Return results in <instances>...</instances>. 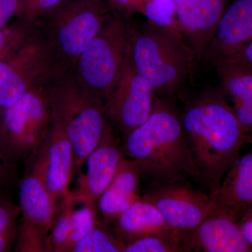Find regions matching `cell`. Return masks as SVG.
<instances>
[{
  "instance_id": "obj_27",
  "label": "cell",
  "mask_w": 252,
  "mask_h": 252,
  "mask_svg": "<svg viewBox=\"0 0 252 252\" xmlns=\"http://www.w3.org/2000/svg\"><path fill=\"white\" fill-rule=\"evenodd\" d=\"M140 13L150 22L177 29L175 0H144Z\"/></svg>"
},
{
  "instance_id": "obj_21",
  "label": "cell",
  "mask_w": 252,
  "mask_h": 252,
  "mask_svg": "<svg viewBox=\"0 0 252 252\" xmlns=\"http://www.w3.org/2000/svg\"><path fill=\"white\" fill-rule=\"evenodd\" d=\"M76 201L70 190L58 202V211L49 237L50 252H68L72 233V214Z\"/></svg>"
},
{
  "instance_id": "obj_2",
  "label": "cell",
  "mask_w": 252,
  "mask_h": 252,
  "mask_svg": "<svg viewBox=\"0 0 252 252\" xmlns=\"http://www.w3.org/2000/svg\"><path fill=\"white\" fill-rule=\"evenodd\" d=\"M123 153L133 160L149 186L195 180V164L182 116L168 99L156 95L153 112L124 138Z\"/></svg>"
},
{
  "instance_id": "obj_14",
  "label": "cell",
  "mask_w": 252,
  "mask_h": 252,
  "mask_svg": "<svg viewBox=\"0 0 252 252\" xmlns=\"http://www.w3.org/2000/svg\"><path fill=\"white\" fill-rule=\"evenodd\" d=\"M230 0H175L177 30L203 60Z\"/></svg>"
},
{
  "instance_id": "obj_31",
  "label": "cell",
  "mask_w": 252,
  "mask_h": 252,
  "mask_svg": "<svg viewBox=\"0 0 252 252\" xmlns=\"http://www.w3.org/2000/svg\"><path fill=\"white\" fill-rule=\"evenodd\" d=\"M21 0H0V30L6 27L16 16Z\"/></svg>"
},
{
  "instance_id": "obj_13",
  "label": "cell",
  "mask_w": 252,
  "mask_h": 252,
  "mask_svg": "<svg viewBox=\"0 0 252 252\" xmlns=\"http://www.w3.org/2000/svg\"><path fill=\"white\" fill-rule=\"evenodd\" d=\"M124 157L112 129L107 126L102 140L86 158L85 172L78 174L77 187L71 191L73 199L96 210L99 198L112 183Z\"/></svg>"
},
{
  "instance_id": "obj_8",
  "label": "cell",
  "mask_w": 252,
  "mask_h": 252,
  "mask_svg": "<svg viewBox=\"0 0 252 252\" xmlns=\"http://www.w3.org/2000/svg\"><path fill=\"white\" fill-rule=\"evenodd\" d=\"M6 145L17 160L27 161L49 133L52 113L46 86L30 91L0 114Z\"/></svg>"
},
{
  "instance_id": "obj_16",
  "label": "cell",
  "mask_w": 252,
  "mask_h": 252,
  "mask_svg": "<svg viewBox=\"0 0 252 252\" xmlns=\"http://www.w3.org/2000/svg\"><path fill=\"white\" fill-rule=\"evenodd\" d=\"M195 251L249 252L238 221L219 207L192 231Z\"/></svg>"
},
{
  "instance_id": "obj_19",
  "label": "cell",
  "mask_w": 252,
  "mask_h": 252,
  "mask_svg": "<svg viewBox=\"0 0 252 252\" xmlns=\"http://www.w3.org/2000/svg\"><path fill=\"white\" fill-rule=\"evenodd\" d=\"M114 224L116 234L125 244L168 227L157 207L142 198L132 204Z\"/></svg>"
},
{
  "instance_id": "obj_11",
  "label": "cell",
  "mask_w": 252,
  "mask_h": 252,
  "mask_svg": "<svg viewBox=\"0 0 252 252\" xmlns=\"http://www.w3.org/2000/svg\"><path fill=\"white\" fill-rule=\"evenodd\" d=\"M155 97L153 88L137 72L128 56L115 87L104 103L106 115L125 138L150 117Z\"/></svg>"
},
{
  "instance_id": "obj_12",
  "label": "cell",
  "mask_w": 252,
  "mask_h": 252,
  "mask_svg": "<svg viewBox=\"0 0 252 252\" xmlns=\"http://www.w3.org/2000/svg\"><path fill=\"white\" fill-rule=\"evenodd\" d=\"M28 167L42 181L53 200L58 203L69 190L74 174V154L63 126L52 117L46 140L28 160Z\"/></svg>"
},
{
  "instance_id": "obj_10",
  "label": "cell",
  "mask_w": 252,
  "mask_h": 252,
  "mask_svg": "<svg viewBox=\"0 0 252 252\" xmlns=\"http://www.w3.org/2000/svg\"><path fill=\"white\" fill-rule=\"evenodd\" d=\"M149 187L142 198L157 207L171 228L193 231L217 207L208 193L186 180Z\"/></svg>"
},
{
  "instance_id": "obj_25",
  "label": "cell",
  "mask_w": 252,
  "mask_h": 252,
  "mask_svg": "<svg viewBox=\"0 0 252 252\" xmlns=\"http://www.w3.org/2000/svg\"><path fill=\"white\" fill-rule=\"evenodd\" d=\"M141 180L140 172L135 162L124 155L109 187L130 196L140 198L139 186Z\"/></svg>"
},
{
  "instance_id": "obj_29",
  "label": "cell",
  "mask_w": 252,
  "mask_h": 252,
  "mask_svg": "<svg viewBox=\"0 0 252 252\" xmlns=\"http://www.w3.org/2000/svg\"><path fill=\"white\" fill-rule=\"evenodd\" d=\"M67 0H21L16 17L37 23Z\"/></svg>"
},
{
  "instance_id": "obj_17",
  "label": "cell",
  "mask_w": 252,
  "mask_h": 252,
  "mask_svg": "<svg viewBox=\"0 0 252 252\" xmlns=\"http://www.w3.org/2000/svg\"><path fill=\"white\" fill-rule=\"evenodd\" d=\"M220 89L230 99L246 140L252 138V70L233 59L214 63Z\"/></svg>"
},
{
  "instance_id": "obj_5",
  "label": "cell",
  "mask_w": 252,
  "mask_h": 252,
  "mask_svg": "<svg viewBox=\"0 0 252 252\" xmlns=\"http://www.w3.org/2000/svg\"><path fill=\"white\" fill-rule=\"evenodd\" d=\"M112 15L102 0H67L37 24L64 68H73Z\"/></svg>"
},
{
  "instance_id": "obj_6",
  "label": "cell",
  "mask_w": 252,
  "mask_h": 252,
  "mask_svg": "<svg viewBox=\"0 0 252 252\" xmlns=\"http://www.w3.org/2000/svg\"><path fill=\"white\" fill-rule=\"evenodd\" d=\"M130 32L122 18L111 16L81 54L74 69L78 80L104 104L129 56Z\"/></svg>"
},
{
  "instance_id": "obj_35",
  "label": "cell",
  "mask_w": 252,
  "mask_h": 252,
  "mask_svg": "<svg viewBox=\"0 0 252 252\" xmlns=\"http://www.w3.org/2000/svg\"><path fill=\"white\" fill-rule=\"evenodd\" d=\"M246 143L250 144L252 145V138L248 139L246 140Z\"/></svg>"
},
{
  "instance_id": "obj_9",
  "label": "cell",
  "mask_w": 252,
  "mask_h": 252,
  "mask_svg": "<svg viewBox=\"0 0 252 252\" xmlns=\"http://www.w3.org/2000/svg\"><path fill=\"white\" fill-rule=\"evenodd\" d=\"M21 222L18 225L16 251L50 252L49 237L58 211L41 179L28 167L18 189Z\"/></svg>"
},
{
  "instance_id": "obj_32",
  "label": "cell",
  "mask_w": 252,
  "mask_h": 252,
  "mask_svg": "<svg viewBox=\"0 0 252 252\" xmlns=\"http://www.w3.org/2000/svg\"><path fill=\"white\" fill-rule=\"evenodd\" d=\"M244 238L252 248V205L238 220Z\"/></svg>"
},
{
  "instance_id": "obj_28",
  "label": "cell",
  "mask_w": 252,
  "mask_h": 252,
  "mask_svg": "<svg viewBox=\"0 0 252 252\" xmlns=\"http://www.w3.org/2000/svg\"><path fill=\"white\" fill-rule=\"evenodd\" d=\"M81 204L82 207L75 209L74 205L73 209L72 233L68 252H70L73 247L94 228L97 221L96 220L95 209L85 204Z\"/></svg>"
},
{
  "instance_id": "obj_3",
  "label": "cell",
  "mask_w": 252,
  "mask_h": 252,
  "mask_svg": "<svg viewBox=\"0 0 252 252\" xmlns=\"http://www.w3.org/2000/svg\"><path fill=\"white\" fill-rule=\"evenodd\" d=\"M129 59L156 95L167 99L180 94L199 61L182 32L150 21L130 34Z\"/></svg>"
},
{
  "instance_id": "obj_15",
  "label": "cell",
  "mask_w": 252,
  "mask_h": 252,
  "mask_svg": "<svg viewBox=\"0 0 252 252\" xmlns=\"http://www.w3.org/2000/svg\"><path fill=\"white\" fill-rule=\"evenodd\" d=\"M252 41V0H234L222 15L203 60L214 63L238 54Z\"/></svg>"
},
{
  "instance_id": "obj_7",
  "label": "cell",
  "mask_w": 252,
  "mask_h": 252,
  "mask_svg": "<svg viewBox=\"0 0 252 252\" xmlns=\"http://www.w3.org/2000/svg\"><path fill=\"white\" fill-rule=\"evenodd\" d=\"M63 69L39 29L31 41L0 59V114L30 91L47 85Z\"/></svg>"
},
{
  "instance_id": "obj_1",
  "label": "cell",
  "mask_w": 252,
  "mask_h": 252,
  "mask_svg": "<svg viewBox=\"0 0 252 252\" xmlns=\"http://www.w3.org/2000/svg\"><path fill=\"white\" fill-rule=\"evenodd\" d=\"M181 116L195 164V181L210 195L238 160L246 136L220 87L204 91Z\"/></svg>"
},
{
  "instance_id": "obj_22",
  "label": "cell",
  "mask_w": 252,
  "mask_h": 252,
  "mask_svg": "<svg viewBox=\"0 0 252 252\" xmlns=\"http://www.w3.org/2000/svg\"><path fill=\"white\" fill-rule=\"evenodd\" d=\"M125 243L97 221L92 230L73 247L70 252H124Z\"/></svg>"
},
{
  "instance_id": "obj_20",
  "label": "cell",
  "mask_w": 252,
  "mask_h": 252,
  "mask_svg": "<svg viewBox=\"0 0 252 252\" xmlns=\"http://www.w3.org/2000/svg\"><path fill=\"white\" fill-rule=\"evenodd\" d=\"M195 251L192 231L167 227L126 243L124 252H182Z\"/></svg>"
},
{
  "instance_id": "obj_18",
  "label": "cell",
  "mask_w": 252,
  "mask_h": 252,
  "mask_svg": "<svg viewBox=\"0 0 252 252\" xmlns=\"http://www.w3.org/2000/svg\"><path fill=\"white\" fill-rule=\"evenodd\" d=\"M224 177L210 196L217 207L238 221L252 205V149L240 157Z\"/></svg>"
},
{
  "instance_id": "obj_4",
  "label": "cell",
  "mask_w": 252,
  "mask_h": 252,
  "mask_svg": "<svg viewBox=\"0 0 252 252\" xmlns=\"http://www.w3.org/2000/svg\"><path fill=\"white\" fill-rule=\"evenodd\" d=\"M46 89L52 117L63 126L72 144L78 175L108 126L104 102L79 82L73 68L63 69Z\"/></svg>"
},
{
  "instance_id": "obj_24",
  "label": "cell",
  "mask_w": 252,
  "mask_h": 252,
  "mask_svg": "<svg viewBox=\"0 0 252 252\" xmlns=\"http://www.w3.org/2000/svg\"><path fill=\"white\" fill-rule=\"evenodd\" d=\"M21 207L3 194H0V252H10L17 239L18 217Z\"/></svg>"
},
{
  "instance_id": "obj_26",
  "label": "cell",
  "mask_w": 252,
  "mask_h": 252,
  "mask_svg": "<svg viewBox=\"0 0 252 252\" xmlns=\"http://www.w3.org/2000/svg\"><path fill=\"white\" fill-rule=\"evenodd\" d=\"M141 199L109 187L99 198L98 206L105 222H114L132 204Z\"/></svg>"
},
{
  "instance_id": "obj_34",
  "label": "cell",
  "mask_w": 252,
  "mask_h": 252,
  "mask_svg": "<svg viewBox=\"0 0 252 252\" xmlns=\"http://www.w3.org/2000/svg\"><path fill=\"white\" fill-rule=\"evenodd\" d=\"M229 59L235 60L237 62L241 63L252 70V41L242 49L238 54Z\"/></svg>"
},
{
  "instance_id": "obj_30",
  "label": "cell",
  "mask_w": 252,
  "mask_h": 252,
  "mask_svg": "<svg viewBox=\"0 0 252 252\" xmlns=\"http://www.w3.org/2000/svg\"><path fill=\"white\" fill-rule=\"evenodd\" d=\"M17 161L6 145L0 122V187L17 180Z\"/></svg>"
},
{
  "instance_id": "obj_33",
  "label": "cell",
  "mask_w": 252,
  "mask_h": 252,
  "mask_svg": "<svg viewBox=\"0 0 252 252\" xmlns=\"http://www.w3.org/2000/svg\"><path fill=\"white\" fill-rule=\"evenodd\" d=\"M144 0H109L111 7L121 11L140 12Z\"/></svg>"
},
{
  "instance_id": "obj_23",
  "label": "cell",
  "mask_w": 252,
  "mask_h": 252,
  "mask_svg": "<svg viewBox=\"0 0 252 252\" xmlns=\"http://www.w3.org/2000/svg\"><path fill=\"white\" fill-rule=\"evenodd\" d=\"M39 31L37 23L18 18L0 30V59L31 41Z\"/></svg>"
}]
</instances>
